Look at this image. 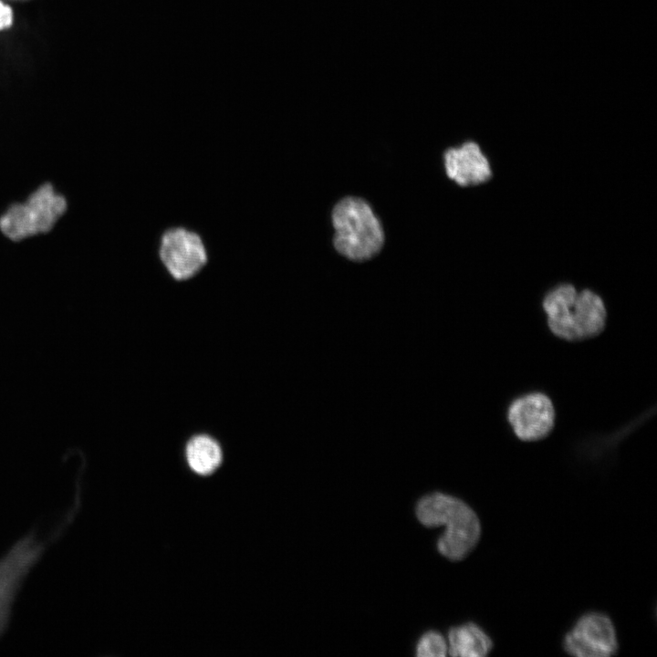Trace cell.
<instances>
[{"label":"cell","instance_id":"1","mask_svg":"<svg viewBox=\"0 0 657 657\" xmlns=\"http://www.w3.org/2000/svg\"><path fill=\"white\" fill-rule=\"evenodd\" d=\"M542 308L548 328L563 340L590 339L606 328V306L590 289L578 291L571 284L557 285L545 295Z\"/></svg>","mask_w":657,"mask_h":657},{"label":"cell","instance_id":"2","mask_svg":"<svg viewBox=\"0 0 657 657\" xmlns=\"http://www.w3.org/2000/svg\"><path fill=\"white\" fill-rule=\"evenodd\" d=\"M416 516L425 527H445L437 548L450 560L464 559L480 540L482 528L477 514L455 496L438 492L424 495L417 503Z\"/></svg>","mask_w":657,"mask_h":657},{"label":"cell","instance_id":"3","mask_svg":"<svg viewBox=\"0 0 657 657\" xmlns=\"http://www.w3.org/2000/svg\"><path fill=\"white\" fill-rule=\"evenodd\" d=\"M335 249L352 261H365L381 249L384 234L379 219L361 198L345 197L331 214Z\"/></svg>","mask_w":657,"mask_h":657},{"label":"cell","instance_id":"4","mask_svg":"<svg viewBox=\"0 0 657 657\" xmlns=\"http://www.w3.org/2000/svg\"><path fill=\"white\" fill-rule=\"evenodd\" d=\"M66 210V198L51 183H45L26 201L5 210L0 216V231L12 241L45 234L55 226Z\"/></svg>","mask_w":657,"mask_h":657},{"label":"cell","instance_id":"5","mask_svg":"<svg viewBox=\"0 0 657 657\" xmlns=\"http://www.w3.org/2000/svg\"><path fill=\"white\" fill-rule=\"evenodd\" d=\"M564 651L576 657H610L619 651L616 629L603 612L582 614L565 634Z\"/></svg>","mask_w":657,"mask_h":657},{"label":"cell","instance_id":"6","mask_svg":"<svg viewBox=\"0 0 657 657\" xmlns=\"http://www.w3.org/2000/svg\"><path fill=\"white\" fill-rule=\"evenodd\" d=\"M46 544L30 534L17 541L0 558V636L5 631L11 609L22 581L41 557Z\"/></svg>","mask_w":657,"mask_h":657},{"label":"cell","instance_id":"7","mask_svg":"<svg viewBox=\"0 0 657 657\" xmlns=\"http://www.w3.org/2000/svg\"><path fill=\"white\" fill-rule=\"evenodd\" d=\"M159 256L169 275L177 281L193 277L207 262L203 239L184 227L170 228L162 234Z\"/></svg>","mask_w":657,"mask_h":657},{"label":"cell","instance_id":"8","mask_svg":"<svg viewBox=\"0 0 657 657\" xmlns=\"http://www.w3.org/2000/svg\"><path fill=\"white\" fill-rule=\"evenodd\" d=\"M506 417L515 435L523 442L531 443L550 434L555 427L556 411L547 394L533 391L512 401Z\"/></svg>","mask_w":657,"mask_h":657},{"label":"cell","instance_id":"9","mask_svg":"<svg viewBox=\"0 0 657 657\" xmlns=\"http://www.w3.org/2000/svg\"><path fill=\"white\" fill-rule=\"evenodd\" d=\"M443 158L447 176L461 186L483 183L492 175L487 157L474 141L449 148Z\"/></svg>","mask_w":657,"mask_h":657},{"label":"cell","instance_id":"10","mask_svg":"<svg viewBox=\"0 0 657 657\" xmlns=\"http://www.w3.org/2000/svg\"><path fill=\"white\" fill-rule=\"evenodd\" d=\"M488 633L473 621L453 627L448 631L447 652L452 656L483 657L493 649Z\"/></svg>","mask_w":657,"mask_h":657},{"label":"cell","instance_id":"11","mask_svg":"<svg viewBox=\"0 0 657 657\" xmlns=\"http://www.w3.org/2000/svg\"><path fill=\"white\" fill-rule=\"evenodd\" d=\"M184 455L189 468L203 476L214 473L223 462L220 443L207 433H197L190 437L185 444Z\"/></svg>","mask_w":657,"mask_h":657},{"label":"cell","instance_id":"12","mask_svg":"<svg viewBox=\"0 0 657 657\" xmlns=\"http://www.w3.org/2000/svg\"><path fill=\"white\" fill-rule=\"evenodd\" d=\"M446 653L445 639L441 633L434 631L423 634L416 648L417 656H444Z\"/></svg>","mask_w":657,"mask_h":657},{"label":"cell","instance_id":"13","mask_svg":"<svg viewBox=\"0 0 657 657\" xmlns=\"http://www.w3.org/2000/svg\"><path fill=\"white\" fill-rule=\"evenodd\" d=\"M13 21L11 8L0 1V30L10 26Z\"/></svg>","mask_w":657,"mask_h":657}]
</instances>
